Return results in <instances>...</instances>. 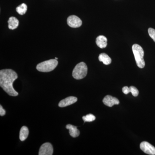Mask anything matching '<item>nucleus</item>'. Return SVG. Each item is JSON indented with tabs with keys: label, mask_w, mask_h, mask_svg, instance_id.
<instances>
[{
	"label": "nucleus",
	"mask_w": 155,
	"mask_h": 155,
	"mask_svg": "<svg viewBox=\"0 0 155 155\" xmlns=\"http://www.w3.org/2000/svg\"><path fill=\"white\" fill-rule=\"evenodd\" d=\"M18 75L11 69H5L0 71V86L9 95L17 96L19 94L13 87V82L17 79Z\"/></svg>",
	"instance_id": "nucleus-1"
},
{
	"label": "nucleus",
	"mask_w": 155,
	"mask_h": 155,
	"mask_svg": "<svg viewBox=\"0 0 155 155\" xmlns=\"http://www.w3.org/2000/svg\"><path fill=\"white\" fill-rule=\"evenodd\" d=\"M132 50L137 67L141 69L144 68L145 63L143 59L144 51L143 49L139 45L134 44L132 46Z\"/></svg>",
	"instance_id": "nucleus-2"
},
{
	"label": "nucleus",
	"mask_w": 155,
	"mask_h": 155,
	"mask_svg": "<svg viewBox=\"0 0 155 155\" xmlns=\"http://www.w3.org/2000/svg\"><path fill=\"white\" fill-rule=\"evenodd\" d=\"M58 61L55 59H51L44 61L38 64L36 69L39 72H50L55 69L58 65Z\"/></svg>",
	"instance_id": "nucleus-3"
},
{
	"label": "nucleus",
	"mask_w": 155,
	"mask_h": 155,
	"mask_svg": "<svg viewBox=\"0 0 155 155\" xmlns=\"http://www.w3.org/2000/svg\"><path fill=\"white\" fill-rule=\"evenodd\" d=\"M87 73V67L84 62H81L75 66L73 72L72 76L75 79L79 80L86 77Z\"/></svg>",
	"instance_id": "nucleus-4"
},
{
	"label": "nucleus",
	"mask_w": 155,
	"mask_h": 155,
	"mask_svg": "<svg viewBox=\"0 0 155 155\" xmlns=\"http://www.w3.org/2000/svg\"><path fill=\"white\" fill-rule=\"evenodd\" d=\"M67 22L70 27L73 28H78L82 25L81 19L75 15H72L68 17Z\"/></svg>",
	"instance_id": "nucleus-5"
},
{
	"label": "nucleus",
	"mask_w": 155,
	"mask_h": 155,
	"mask_svg": "<svg viewBox=\"0 0 155 155\" xmlns=\"http://www.w3.org/2000/svg\"><path fill=\"white\" fill-rule=\"evenodd\" d=\"M140 149L145 153L148 155H155V147L146 141H143L140 143Z\"/></svg>",
	"instance_id": "nucleus-6"
},
{
	"label": "nucleus",
	"mask_w": 155,
	"mask_h": 155,
	"mask_svg": "<svg viewBox=\"0 0 155 155\" xmlns=\"http://www.w3.org/2000/svg\"><path fill=\"white\" fill-rule=\"evenodd\" d=\"M54 149L52 145L49 143H45L42 145L39 151V155H52Z\"/></svg>",
	"instance_id": "nucleus-7"
},
{
	"label": "nucleus",
	"mask_w": 155,
	"mask_h": 155,
	"mask_svg": "<svg viewBox=\"0 0 155 155\" xmlns=\"http://www.w3.org/2000/svg\"><path fill=\"white\" fill-rule=\"evenodd\" d=\"M103 102L105 105L109 107H112L114 105L119 104V101L118 99L110 95L106 96L103 99Z\"/></svg>",
	"instance_id": "nucleus-8"
},
{
	"label": "nucleus",
	"mask_w": 155,
	"mask_h": 155,
	"mask_svg": "<svg viewBox=\"0 0 155 155\" xmlns=\"http://www.w3.org/2000/svg\"><path fill=\"white\" fill-rule=\"evenodd\" d=\"M77 100V98L76 97L73 96L68 97L61 101L59 103L58 106L60 107H64L67 106L71 105L72 104L76 102Z\"/></svg>",
	"instance_id": "nucleus-9"
},
{
	"label": "nucleus",
	"mask_w": 155,
	"mask_h": 155,
	"mask_svg": "<svg viewBox=\"0 0 155 155\" xmlns=\"http://www.w3.org/2000/svg\"><path fill=\"white\" fill-rule=\"evenodd\" d=\"M96 43L97 46L101 48H104L107 45V39L104 35H100L97 38Z\"/></svg>",
	"instance_id": "nucleus-10"
},
{
	"label": "nucleus",
	"mask_w": 155,
	"mask_h": 155,
	"mask_svg": "<svg viewBox=\"0 0 155 155\" xmlns=\"http://www.w3.org/2000/svg\"><path fill=\"white\" fill-rule=\"evenodd\" d=\"M66 128L69 130V134L72 137H78L80 134V131L77 129L76 126L68 124L66 126Z\"/></svg>",
	"instance_id": "nucleus-11"
},
{
	"label": "nucleus",
	"mask_w": 155,
	"mask_h": 155,
	"mask_svg": "<svg viewBox=\"0 0 155 155\" xmlns=\"http://www.w3.org/2000/svg\"><path fill=\"white\" fill-rule=\"evenodd\" d=\"M8 23L9 29L14 30L18 27L19 24V21L16 17H12L9 18Z\"/></svg>",
	"instance_id": "nucleus-12"
},
{
	"label": "nucleus",
	"mask_w": 155,
	"mask_h": 155,
	"mask_svg": "<svg viewBox=\"0 0 155 155\" xmlns=\"http://www.w3.org/2000/svg\"><path fill=\"white\" fill-rule=\"evenodd\" d=\"M29 130L28 127L26 126H22L21 127L19 133V138L21 141H23L25 140L28 137Z\"/></svg>",
	"instance_id": "nucleus-13"
},
{
	"label": "nucleus",
	"mask_w": 155,
	"mask_h": 155,
	"mask_svg": "<svg viewBox=\"0 0 155 155\" xmlns=\"http://www.w3.org/2000/svg\"><path fill=\"white\" fill-rule=\"evenodd\" d=\"M99 60L101 62H102L105 65H109L111 63L112 60L111 58L105 53H102L99 56Z\"/></svg>",
	"instance_id": "nucleus-14"
},
{
	"label": "nucleus",
	"mask_w": 155,
	"mask_h": 155,
	"mask_svg": "<svg viewBox=\"0 0 155 155\" xmlns=\"http://www.w3.org/2000/svg\"><path fill=\"white\" fill-rule=\"evenodd\" d=\"M27 10V6L24 3L20 5L16 8V11L20 15H24L26 13Z\"/></svg>",
	"instance_id": "nucleus-15"
},
{
	"label": "nucleus",
	"mask_w": 155,
	"mask_h": 155,
	"mask_svg": "<svg viewBox=\"0 0 155 155\" xmlns=\"http://www.w3.org/2000/svg\"><path fill=\"white\" fill-rule=\"evenodd\" d=\"M82 119L84 122H91L94 121L96 119L95 116L91 114H89L86 116L82 117Z\"/></svg>",
	"instance_id": "nucleus-16"
},
{
	"label": "nucleus",
	"mask_w": 155,
	"mask_h": 155,
	"mask_svg": "<svg viewBox=\"0 0 155 155\" xmlns=\"http://www.w3.org/2000/svg\"><path fill=\"white\" fill-rule=\"evenodd\" d=\"M130 92L134 97H137L138 95L139 91L135 87L131 86L129 87Z\"/></svg>",
	"instance_id": "nucleus-17"
},
{
	"label": "nucleus",
	"mask_w": 155,
	"mask_h": 155,
	"mask_svg": "<svg viewBox=\"0 0 155 155\" xmlns=\"http://www.w3.org/2000/svg\"><path fill=\"white\" fill-rule=\"evenodd\" d=\"M148 31L150 36L153 39V40L155 42V29L154 28H149Z\"/></svg>",
	"instance_id": "nucleus-18"
},
{
	"label": "nucleus",
	"mask_w": 155,
	"mask_h": 155,
	"mask_svg": "<svg viewBox=\"0 0 155 155\" xmlns=\"http://www.w3.org/2000/svg\"><path fill=\"white\" fill-rule=\"evenodd\" d=\"M122 91L123 93L125 94H128V93L130 92V89H129V87L127 86L124 87L122 89Z\"/></svg>",
	"instance_id": "nucleus-19"
},
{
	"label": "nucleus",
	"mask_w": 155,
	"mask_h": 155,
	"mask_svg": "<svg viewBox=\"0 0 155 155\" xmlns=\"http://www.w3.org/2000/svg\"><path fill=\"white\" fill-rule=\"evenodd\" d=\"M6 111L3 109L2 105L0 106V116H4L5 115Z\"/></svg>",
	"instance_id": "nucleus-20"
},
{
	"label": "nucleus",
	"mask_w": 155,
	"mask_h": 155,
	"mask_svg": "<svg viewBox=\"0 0 155 155\" xmlns=\"http://www.w3.org/2000/svg\"><path fill=\"white\" fill-rule=\"evenodd\" d=\"M55 59L56 60H58V58H55Z\"/></svg>",
	"instance_id": "nucleus-21"
}]
</instances>
